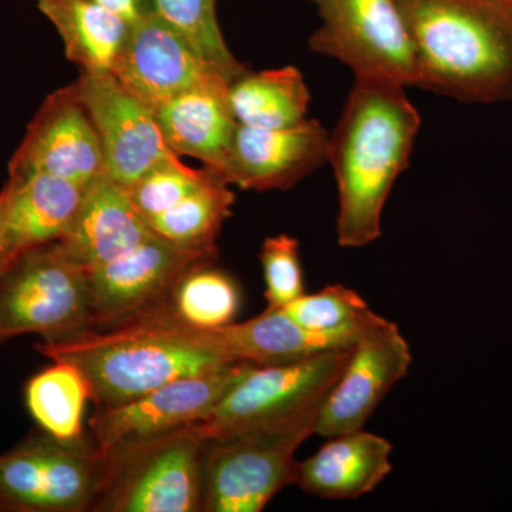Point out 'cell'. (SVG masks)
Wrapping results in <instances>:
<instances>
[{
	"label": "cell",
	"mask_w": 512,
	"mask_h": 512,
	"mask_svg": "<svg viewBox=\"0 0 512 512\" xmlns=\"http://www.w3.org/2000/svg\"><path fill=\"white\" fill-rule=\"evenodd\" d=\"M420 126L419 111L404 87L356 79L329 134L328 161L339 191L340 247H366L382 234L384 204L409 165Z\"/></svg>",
	"instance_id": "6da1fadb"
},
{
	"label": "cell",
	"mask_w": 512,
	"mask_h": 512,
	"mask_svg": "<svg viewBox=\"0 0 512 512\" xmlns=\"http://www.w3.org/2000/svg\"><path fill=\"white\" fill-rule=\"evenodd\" d=\"M417 87L463 103L512 100V0H397Z\"/></svg>",
	"instance_id": "7a4b0ae2"
},
{
	"label": "cell",
	"mask_w": 512,
	"mask_h": 512,
	"mask_svg": "<svg viewBox=\"0 0 512 512\" xmlns=\"http://www.w3.org/2000/svg\"><path fill=\"white\" fill-rule=\"evenodd\" d=\"M37 352L72 363L89 384L96 410L137 399L180 377L200 375L237 362L160 313H143L104 330L42 340Z\"/></svg>",
	"instance_id": "3957f363"
},
{
	"label": "cell",
	"mask_w": 512,
	"mask_h": 512,
	"mask_svg": "<svg viewBox=\"0 0 512 512\" xmlns=\"http://www.w3.org/2000/svg\"><path fill=\"white\" fill-rule=\"evenodd\" d=\"M322 403L205 439L202 512H261L276 494L296 484V450L315 434Z\"/></svg>",
	"instance_id": "277c9868"
},
{
	"label": "cell",
	"mask_w": 512,
	"mask_h": 512,
	"mask_svg": "<svg viewBox=\"0 0 512 512\" xmlns=\"http://www.w3.org/2000/svg\"><path fill=\"white\" fill-rule=\"evenodd\" d=\"M204 467L194 424L111 448L92 512H202Z\"/></svg>",
	"instance_id": "5b68a950"
},
{
	"label": "cell",
	"mask_w": 512,
	"mask_h": 512,
	"mask_svg": "<svg viewBox=\"0 0 512 512\" xmlns=\"http://www.w3.org/2000/svg\"><path fill=\"white\" fill-rule=\"evenodd\" d=\"M104 471L92 436L62 441L39 429L0 454V512H92Z\"/></svg>",
	"instance_id": "8992f818"
},
{
	"label": "cell",
	"mask_w": 512,
	"mask_h": 512,
	"mask_svg": "<svg viewBox=\"0 0 512 512\" xmlns=\"http://www.w3.org/2000/svg\"><path fill=\"white\" fill-rule=\"evenodd\" d=\"M92 329L86 269L59 242L25 252L0 278V348L35 333L46 342Z\"/></svg>",
	"instance_id": "52a82bcc"
},
{
	"label": "cell",
	"mask_w": 512,
	"mask_h": 512,
	"mask_svg": "<svg viewBox=\"0 0 512 512\" xmlns=\"http://www.w3.org/2000/svg\"><path fill=\"white\" fill-rule=\"evenodd\" d=\"M322 26L309 39L319 55L345 63L356 79L417 86L416 52L397 0H311Z\"/></svg>",
	"instance_id": "ba28073f"
},
{
	"label": "cell",
	"mask_w": 512,
	"mask_h": 512,
	"mask_svg": "<svg viewBox=\"0 0 512 512\" xmlns=\"http://www.w3.org/2000/svg\"><path fill=\"white\" fill-rule=\"evenodd\" d=\"M352 348L252 366L204 420L194 423L195 429L204 439H215L322 403L345 369Z\"/></svg>",
	"instance_id": "9c48e42d"
},
{
	"label": "cell",
	"mask_w": 512,
	"mask_h": 512,
	"mask_svg": "<svg viewBox=\"0 0 512 512\" xmlns=\"http://www.w3.org/2000/svg\"><path fill=\"white\" fill-rule=\"evenodd\" d=\"M218 249L183 248L153 235L119 258L87 271L92 329L111 328L163 306L178 279L214 264Z\"/></svg>",
	"instance_id": "30bf717a"
},
{
	"label": "cell",
	"mask_w": 512,
	"mask_h": 512,
	"mask_svg": "<svg viewBox=\"0 0 512 512\" xmlns=\"http://www.w3.org/2000/svg\"><path fill=\"white\" fill-rule=\"evenodd\" d=\"M72 86L96 128L111 180L128 188L158 164L180 157L165 143L153 111L113 73L82 72Z\"/></svg>",
	"instance_id": "8fae6325"
},
{
	"label": "cell",
	"mask_w": 512,
	"mask_h": 512,
	"mask_svg": "<svg viewBox=\"0 0 512 512\" xmlns=\"http://www.w3.org/2000/svg\"><path fill=\"white\" fill-rule=\"evenodd\" d=\"M252 366L234 362L211 372L180 377L120 406L96 410L89 420L90 436L106 453L130 441L198 423Z\"/></svg>",
	"instance_id": "7c38bea8"
},
{
	"label": "cell",
	"mask_w": 512,
	"mask_h": 512,
	"mask_svg": "<svg viewBox=\"0 0 512 512\" xmlns=\"http://www.w3.org/2000/svg\"><path fill=\"white\" fill-rule=\"evenodd\" d=\"M413 356L399 326L384 319L352 348L320 406L315 434L329 439L365 427L384 397L409 373Z\"/></svg>",
	"instance_id": "4fadbf2b"
},
{
	"label": "cell",
	"mask_w": 512,
	"mask_h": 512,
	"mask_svg": "<svg viewBox=\"0 0 512 512\" xmlns=\"http://www.w3.org/2000/svg\"><path fill=\"white\" fill-rule=\"evenodd\" d=\"M111 73L153 113L205 77L221 74L154 9L144 10L130 23Z\"/></svg>",
	"instance_id": "5bb4252c"
},
{
	"label": "cell",
	"mask_w": 512,
	"mask_h": 512,
	"mask_svg": "<svg viewBox=\"0 0 512 512\" xmlns=\"http://www.w3.org/2000/svg\"><path fill=\"white\" fill-rule=\"evenodd\" d=\"M50 174L87 185L104 174L100 138L72 84L50 94L9 163V177Z\"/></svg>",
	"instance_id": "9a60e30c"
},
{
	"label": "cell",
	"mask_w": 512,
	"mask_h": 512,
	"mask_svg": "<svg viewBox=\"0 0 512 512\" xmlns=\"http://www.w3.org/2000/svg\"><path fill=\"white\" fill-rule=\"evenodd\" d=\"M329 133L308 119L289 128L239 126L221 178L241 190H288L328 161Z\"/></svg>",
	"instance_id": "2e32d148"
},
{
	"label": "cell",
	"mask_w": 512,
	"mask_h": 512,
	"mask_svg": "<svg viewBox=\"0 0 512 512\" xmlns=\"http://www.w3.org/2000/svg\"><path fill=\"white\" fill-rule=\"evenodd\" d=\"M229 84L222 74H211L154 111L171 151L197 158L220 178L238 128Z\"/></svg>",
	"instance_id": "e0dca14e"
},
{
	"label": "cell",
	"mask_w": 512,
	"mask_h": 512,
	"mask_svg": "<svg viewBox=\"0 0 512 512\" xmlns=\"http://www.w3.org/2000/svg\"><path fill=\"white\" fill-rule=\"evenodd\" d=\"M153 235L156 234L131 201L127 188L101 174L87 184L72 227L57 242L74 264L90 271Z\"/></svg>",
	"instance_id": "ac0fdd59"
},
{
	"label": "cell",
	"mask_w": 512,
	"mask_h": 512,
	"mask_svg": "<svg viewBox=\"0 0 512 512\" xmlns=\"http://www.w3.org/2000/svg\"><path fill=\"white\" fill-rule=\"evenodd\" d=\"M86 187L50 174L9 177L0 191V217L15 255L60 241L72 227Z\"/></svg>",
	"instance_id": "d6986e66"
},
{
	"label": "cell",
	"mask_w": 512,
	"mask_h": 512,
	"mask_svg": "<svg viewBox=\"0 0 512 512\" xmlns=\"http://www.w3.org/2000/svg\"><path fill=\"white\" fill-rule=\"evenodd\" d=\"M392 444L360 429L329 437L328 443L298 461L296 484L326 500H355L372 493L392 473Z\"/></svg>",
	"instance_id": "ffe728a7"
},
{
	"label": "cell",
	"mask_w": 512,
	"mask_h": 512,
	"mask_svg": "<svg viewBox=\"0 0 512 512\" xmlns=\"http://www.w3.org/2000/svg\"><path fill=\"white\" fill-rule=\"evenodd\" d=\"M191 330L232 360L255 366L295 362L355 345L350 340L303 329L282 309L268 306L264 312L245 322H234L218 329Z\"/></svg>",
	"instance_id": "44dd1931"
},
{
	"label": "cell",
	"mask_w": 512,
	"mask_h": 512,
	"mask_svg": "<svg viewBox=\"0 0 512 512\" xmlns=\"http://www.w3.org/2000/svg\"><path fill=\"white\" fill-rule=\"evenodd\" d=\"M55 26L70 62L87 73L113 70L130 22L94 0H36Z\"/></svg>",
	"instance_id": "7402d4cb"
},
{
	"label": "cell",
	"mask_w": 512,
	"mask_h": 512,
	"mask_svg": "<svg viewBox=\"0 0 512 512\" xmlns=\"http://www.w3.org/2000/svg\"><path fill=\"white\" fill-rule=\"evenodd\" d=\"M229 104L239 126L289 128L308 120L311 93L293 66L244 72L229 84Z\"/></svg>",
	"instance_id": "603a6c76"
},
{
	"label": "cell",
	"mask_w": 512,
	"mask_h": 512,
	"mask_svg": "<svg viewBox=\"0 0 512 512\" xmlns=\"http://www.w3.org/2000/svg\"><path fill=\"white\" fill-rule=\"evenodd\" d=\"M241 303L235 279L214 268V264H207L181 276L163 306L151 312L184 328L210 330L234 323Z\"/></svg>",
	"instance_id": "cb8c5ba5"
},
{
	"label": "cell",
	"mask_w": 512,
	"mask_h": 512,
	"mask_svg": "<svg viewBox=\"0 0 512 512\" xmlns=\"http://www.w3.org/2000/svg\"><path fill=\"white\" fill-rule=\"evenodd\" d=\"M90 400L86 379L76 366L53 360L29 380L25 402L40 430L62 441L82 440L84 410Z\"/></svg>",
	"instance_id": "d4e9b609"
},
{
	"label": "cell",
	"mask_w": 512,
	"mask_h": 512,
	"mask_svg": "<svg viewBox=\"0 0 512 512\" xmlns=\"http://www.w3.org/2000/svg\"><path fill=\"white\" fill-rule=\"evenodd\" d=\"M229 187L214 174L170 210L148 218V225L157 237L178 247L217 249L218 235L235 202Z\"/></svg>",
	"instance_id": "484cf974"
},
{
	"label": "cell",
	"mask_w": 512,
	"mask_h": 512,
	"mask_svg": "<svg viewBox=\"0 0 512 512\" xmlns=\"http://www.w3.org/2000/svg\"><path fill=\"white\" fill-rule=\"evenodd\" d=\"M282 311L303 329L353 343L383 320L359 293L343 285H329L316 293L305 292Z\"/></svg>",
	"instance_id": "4316f807"
},
{
	"label": "cell",
	"mask_w": 512,
	"mask_h": 512,
	"mask_svg": "<svg viewBox=\"0 0 512 512\" xmlns=\"http://www.w3.org/2000/svg\"><path fill=\"white\" fill-rule=\"evenodd\" d=\"M218 0H154V10L173 25L194 49L229 82L247 72L222 36Z\"/></svg>",
	"instance_id": "83f0119b"
},
{
	"label": "cell",
	"mask_w": 512,
	"mask_h": 512,
	"mask_svg": "<svg viewBox=\"0 0 512 512\" xmlns=\"http://www.w3.org/2000/svg\"><path fill=\"white\" fill-rule=\"evenodd\" d=\"M214 175L210 170H195L180 157L164 161L127 188L131 201L146 218L156 217L198 190Z\"/></svg>",
	"instance_id": "f1b7e54d"
},
{
	"label": "cell",
	"mask_w": 512,
	"mask_h": 512,
	"mask_svg": "<svg viewBox=\"0 0 512 512\" xmlns=\"http://www.w3.org/2000/svg\"><path fill=\"white\" fill-rule=\"evenodd\" d=\"M268 308L282 309L305 293L298 239L281 234L265 239L259 254Z\"/></svg>",
	"instance_id": "f546056e"
},
{
	"label": "cell",
	"mask_w": 512,
	"mask_h": 512,
	"mask_svg": "<svg viewBox=\"0 0 512 512\" xmlns=\"http://www.w3.org/2000/svg\"><path fill=\"white\" fill-rule=\"evenodd\" d=\"M94 2L100 3V5L106 6L113 12L119 13L128 22L136 20L141 13L144 12L141 0H94Z\"/></svg>",
	"instance_id": "4dcf8cb0"
},
{
	"label": "cell",
	"mask_w": 512,
	"mask_h": 512,
	"mask_svg": "<svg viewBox=\"0 0 512 512\" xmlns=\"http://www.w3.org/2000/svg\"><path fill=\"white\" fill-rule=\"evenodd\" d=\"M18 259L15 252L10 248L8 238L5 235V229H3L2 217H0V278L5 275L10 265Z\"/></svg>",
	"instance_id": "1f68e13d"
}]
</instances>
